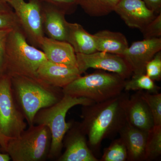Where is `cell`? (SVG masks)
Returning <instances> with one entry per match:
<instances>
[{
	"label": "cell",
	"instance_id": "cell-1",
	"mask_svg": "<svg viewBox=\"0 0 161 161\" xmlns=\"http://www.w3.org/2000/svg\"><path fill=\"white\" fill-rule=\"evenodd\" d=\"M127 92L108 100L82 106L80 123L93 153H98L103 141L114 137L126 123L123 105Z\"/></svg>",
	"mask_w": 161,
	"mask_h": 161
},
{
	"label": "cell",
	"instance_id": "cell-2",
	"mask_svg": "<svg viewBox=\"0 0 161 161\" xmlns=\"http://www.w3.org/2000/svg\"><path fill=\"white\" fill-rule=\"evenodd\" d=\"M11 80L14 98L29 126L33 125L38 111L53 105L64 95L62 88L52 86L38 78L15 76Z\"/></svg>",
	"mask_w": 161,
	"mask_h": 161
},
{
	"label": "cell",
	"instance_id": "cell-3",
	"mask_svg": "<svg viewBox=\"0 0 161 161\" xmlns=\"http://www.w3.org/2000/svg\"><path fill=\"white\" fill-rule=\"evenodd\" d=\"M47 60L42 50L28 43L21 28L12 30L6 43L4 74L37 78L40 65Z\"/></svg>",
	"mask_w": 161,
	"mask_h": 161
},
{
	"label": "cell",
	"instance_id": "cell-4",
	"mask_svg": "<svg viewBox=\"0 0 161 161\" xmlns=\"http://www.w3.org/2000/svg\"><path fill=\"white\" fill-rule=\"evenodd\" d=\"M94 103L93 101L84 97L64 95L61 100L53 105L38 111L35 115L33 125H44L50 131L52 141L48 159H57L61 155L64 137L74 121H66L68 112L76 106H86Z\"/></svg>",
	"mask_w": 161,
	"mask_h": 161
},
{
	"label": "cell",
	"instance_id": "cell-5",
	"mask_svg": "<svg viewBox=\"0 0 161 161\" xmlns=\"http://www.w3.org/2000/svg\"><path fill=\"white\" fill-rule=\"evenodd\" d=\"M125 79L115 73L97 71L80 76L62 88L64 95L84 97L100 103L115 97L124 91Z\"/></svg>",
	"mask_w": 161,
	"mask_h": 161
},
{
	"label": "cell",
	"instance_id": "cell-6",
	"mask_svg": "<svg viewBox=\"0 0 161 161\" xmlns=\"http://www.w3.org/2000/svg\"><path fill=\"white\" fill-rule=\"evenodd\" d=\"M52 137L48 127L29 126L19 136L8 139L4 151L13 161H42L48 159Z\"/></svg>",
	"mask_w": 161,
	"mask_h": 161
},
{
	"label": "cell",
	"instance_id": "cell-7",
	"mask_svg": "<svg viewBox=\"0 0 161 161\" xmlns=\"http://www.w3.org/2000/svg\"><path fill=\"white\" fill-rule=\"evenodd\" d=\"M25 120L14 95L11 78L0 75V133L7 139L18 137L26 129Z\"/></svg>",
	"mask_w": 161,
	"mask_h": 161
},
{
	"label": "cell",
	"instance_id": "cell-8",
	"mask_svg": "<svg viewBox=\"0 0 161 161\" xmlns=\"http://www.w3.org/2000/svg\"><path fill=\"white\" fill-rule=\"evenodd\" d=\"M11 6L17 18L20 27L26 40L32 46L40 48L43 37L41 18V5L35 0H9Z\"/></svg>",
	"mask_w": 161,
	"mask_h": 161
},
{
	"label": "cell",
	"instance_id": "cell-9",
	"mask_svg": "<svg viewBox=\"0 0 161 161\" xmlns=\"http://www.w3.org/2000/svg\"><path fill=\"white\" fill-rule=\"evenodd\" d=\"M76 54L77 67L81 75L91 68L115 73L125 80L133 75L130 65L122 55L101 51Z\"/></svg>",
	"mask_w": 161,
	"mask_h": 161
},
{
	"label": "cell",
	"instance_id": "cell-10",
	"mask_svg": "<svg viewBox=\"0 0 161 161\" xmlns=\"http://www.w3.org/2000/svg\"><path fill=\"white\" fill-rule=\"evenodd\" d=\"M63 147L65 150L57 161H99L89 147L86 135L80 123L74 121L64 137Z\"/></svg>",
	"mask_w": 161,
	"mask_h": 161
},
{
	"label": "cell",
	"instance_id": "cell-11",
	"mask_svg": "<svg viewBox=\"0 0 161 161\" xmlns=\"http://www.w3.org/2000/svg\"><path fill=\"white\" fill-rule=\"evenodd\" d=\"M161 50V38L136 41L122 55L129 64L133 75L145 74L147 63Z\"/></svg>",
	"mask_w": 161,
	"mask_h": 161
},
{
	"label": "cell",
	"instance_id": "cell-12",
	"mask_svg": "<svg viewBox=\"0 0 161 161\" xmlns=\"http://www.w3.org/2000/svg\"><path fill=\"white\" fill-rule=\"evenodd\" d=\"M114 12L127 26L140 31L157 16L142 0H119Z\"/></svg>",
	"mask_w": 161,
	"mask_h": 161
},
{
	"label": "cell",
	"instance_id": "cell-13",
	"mask_svg": "<svg viewBox=\"0 0 161 161\" xmlns=\"http://www.w3.org/2000/svg\"><path fill=\"white\" fill-rule=\"evenodd\" d=\"M123 108L126 122L130 125L146 132L154 126L152 114L142 91L129 95L124 102Z\"/></svg>",
	"mask_w": 161,
	"mask_h": 161
},
{
	"label": "cell",
	"instance_id": "cell-14",
	"mask_svg": "<svg viewBox=\"0 0 161 161\" xmlns=\"http://www.w3.org/2000/svg\"><path fill=\"white\" fill-rule=\"evenodd\" d=\"M78 68L53 63L48 60L40 65L37 77L49 85L63 88L81 76Z\"/></svg>",
	"mask_w": 161,
	"mask_h": 161
},
{
	"label": "cell",
	"instance_id": "cell-15",
	"mask_svg": "<svg viewBox=\"0 0 161 161\" xmlns=\"http://www.w3.org/2000/svg\"><path fill=\"white\" fill-rule=\"evenodd\" d=\"M41 18L43 33L54 40L66 41L67 24L66 14L57 7L41 4Z\"/></svg>",
	"mask_w": 161,
	"mask_h": 161
},
{
	"label": "cell",
	"instance_id": "cell-16",
	"mask_svg": "<svg viewBox=\"0 0 161 161\" xmlns=\"http://www.w3.org/2000/svg\"><path fill=\"white\" fill-rule=\"evenodd\" d=\"M39 48L51 62L77 67L76 53L73 47L66 41L54 40L45 36L40 41Z\"/></svg>",
	"mask_w": 161,
	"mask_h": 161
},
{
	"label": "cell",
	"instance_id": "cell-17",
	"mask_svg": "<svg viewBox=\"0 0 161 161\" xmlns=\"http://www.w3.org/2000/svg\"><path fill=\"white\" fill-rule=\"evenodd\" d=\"M128 155V161H144L146 158V146L148 132L125 125L119 132Z\"/></svg>",
	"mask_w": 161,
	"mask_h": 161
},
{
	"label": "cell",
	"instance_id": "cell-18",
	"mask_svg": "<svg viewBox=\"0 0 161 161\" xmlns=\"http://www.w3.org/2000/svg\"><path fill=\"white\" fill-rule=\"evenodd\" d=\"M66 41L73 47L76 53L88 54L97 51L94 35L78 23H68Z\"/></svg>",
	"mask_w": 161,
	"mask_h": 161
},
{
	"label": "cell",
	"instance_id": "cell-19",
	"mask_svg": "<svg viewBox=\"0 0 161 161\" xmlns=\"http://www.w3.org/2000/svg\"><path fill=\"white\" fill-rule=\"evenodd\" d=\"M94 36L97 51L123 55L129 47L125 36L119 32L104 30Z\"/></svg>",
	"mask_w": 161,
	"mask_h": 161
},
{
	"label": "cell",
	"instance_id": "cell-20",
	"mask_svg": "<svg viewBox=\"0 0 161 161\" xmlns=\"http://www.w3.org/2000/svg\"><path fill=\"white\" fill-rule=\"evenodd\" d=\"M119 0H76L78 6L94 17L104 16L114 12Z\"/></svg>",
	"mask_w": 161,
	"mask_h": 161
},
{
	"label": "cell",
	"instance_id": "cell-21",
	"mask_svg": "<svg viewBox=\"0 0 161 161\" xmlns=\"http://www.w3.org/2000/svg\"><path fill=\"white\" fill-rule=\"evenodd\" d=\"M160 87L158 86L154 81L146 74L132 75L129 79L125 80L124 91H145L152 94L159 93Z\"/></svg>",
	"mask_w": 161,
	"mask_h": 161
},
{
	"label": "cell",
	"instance_id": "cell-22",
	"mask_svg": "<svg viewBox=\"0 0 161 161\" xmlns=\"http://www.w3.org/2000/svg\"><path fill=\"white\" fill-rule=\"evenodd\" d=\"M161 155V125L154 126L148 132L145 161L156 160Z\"/></svg>",
	"mask_w": 161,
	"mask_h": 161
},
{
	"label": "cell",
	"instance_id": "cell-23",
	"mask_svg": "<svg viewBox=\"0 0 161 161\" xmlns=\"http://www.w3.org/2000/svg\"><path fill=\"white\" fill-rule=\"evenodd\" d=\"M100 161H126L128 155L125 147L120 138L112 142L104 150Z\"/></svg>",
	"mask_w": 161,
	"mask_h": 161
},
{
	"label": "cell",
	"instance_id": "cell-24",
	"mask_svg": "<svg viewBox=\"0 0 161 161\" xmlns=\"http://www.w3.org/2000/svg\"><path fill=\"white\" fill-rule=\"evenodd\" d=\"M142 94L152 114L154 126L161 125V93L152 94L142 91Z\"/></svg>",
	"mask_w": 161,
	"mask_h": 161
},
{
	"label": "cell",
	"instance_id": "cell-25",
	"mask_svg": "<svg viewBox=\"0 0 161 161\" xmlns=\"http://www.w3.org/2000/svg\"><path fill=\"white\" fill-rule=\"evenodd\" d=\"M145 74L153 81L161 79V51L157 53L153 58L147 63Z\"/></svg>",
	"mask_w": 161,
	"mask_h": 161
},
{
	"label": "cell",
	"instance_id": "cell-26",
	"mask_svg": "<svg viewBox=\"0 0 161 161\" xmlns=\"http://www.w3.org/2000/svg\"><path fill=\"white\" fill-rule=\"evenodd\" d=\"M40 4H48L57 7L66 15L73 14L77 10L76 0H35Z\"/></svg>",
	"mask_w": 161,
	"mask_h": 161
},
{
	"label": "cell",
	"instance_id": "cell-27",
	"mask_svg": "<svg viewBox=\"0 0 161 161\" xmlns=\"http://www.w3.org/2000/svg\"><path fill=\"white\" fill-rule=\"evenodd\" d=\"M144 39L161 38V13L141 30Z\"/></svg>",
	"mask_w": 161,
	"mask_h": 161
},
{
	"label": "cell",
	"instance_id": "cell-28",
	"mask_svg": "<svg viewBox=\"0 0 161 161\" xmlns=\"http://www.w3.org/2000/svg\"><path fill=\"white\" fill-rule=\"evenodd\" d=\"M19 27L21 28L13 10H0V30H12Z\"/></svg>",
	"mask_w": 161,
	"mask_h": 161
},
{
	"label": "cell",
	"instance_id": "cell-29",
	"mask_svg": "<svg viewBox=\"0 0 161 161\" xmlns=\"http://www.w3.org/2000/svg\"><path fill=\"white\" fill-rule=\"evenodd\" d=\"M11 30H0V75L4 74L5 70L6 41Z\"/></svg>",
	"mask_w": 161,
	"mask_h": 161
},
{
	"label": "cell",
	"instance_id": "cell-30",
	"mask_svg": "<svg viewBox=\"0 0 161 161\" xmlns=\"http://www.w3.org/2000/svg\"><path fill=\"white\" fill-rule=\"evenodd\" d=\"M148 8L156 14L161 13V0H142Z\"/></svg>",
	"mask_w": 161,
	"mask_h": 161
},
{
	"label": "cell",
	"instance_id": "cell-31",
	"mask_svg": "<svg viewBox=\"0 0 161 161\" xmlns=\"http://www.w3.org/2000/svg\"><path fill=\"white\" fill-rule=\"evenodd\" d=\"M0 10H12L13 9L8 3L4 2L3 0H0Z\"/></svg>",
	"mask_w": 161,
	"mask_h": 161
},
{
	"label": "cell",
	"instance_id": "cell-32",
	"mask_svg": "<svg viewBox=\"0 0 161 161\" xmlns=\"http://www.w3.org/2000/svg\"><path fill=\"white\" fill-rule=\"evenodd\" d=\"M7 140H8V139L4 137L2 135V134L0 133V146L4 150H5V147H6Z\"/></svg>",
	"mask_w": 161,
	"mask_h": 161
},
{
	"label": "cell",
	"instance_id": "cell-33",
	"mask_svg": "<svg viewBox=\"0 0 161 161\" xmlns=\"http://www.w3.org/2000/svg\"><path fill=\"white\" fill-rule=\"evenodd\" d=\"M11 159L10 156L7 153H0V161H9Z\"/></svg>",
	"mask_w": 161,
	"mask_h": 161
},
{
	"label": "cell",
	"instance_id": "cell-34",
	"mask_svg": "<svg viewBox=\"0 0 161 161\" xmlns=\"http://www.w3.org/2000/svg\"><path fill=\"white\" fill-rule=\"evenodd\" d=\"M3 1H4V2H6V3H8V2H9V0H3Z\"/></svg>",
	"mask_w": 161,
	"mask_h": 161
}]
</instances>
